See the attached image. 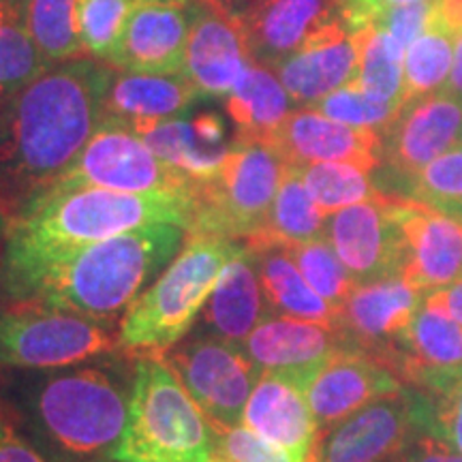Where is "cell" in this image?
Listing matches in <instances>:
<instances>
[{
  "label": "cell",
  "mask_w": 462,
  "mask_h": 462,
  "mask_svg": "<svg viewBox=\"0 0 462 462\" xmlns=\"http://www.w3.org/2000/svg\"><path fill=\"white\" fill-rule=\"evenodd\" d=\"M140 137L159 159L178 167L195 182L212 180L234 143L225 140V126L215 114L170 120Z\"/></svg>",
  "instance_id": "cell-26"
},
{
  "label": "cell",
  "mask_w": 462,
  "mask_h": 462,
  "mask_svg": "<svg viewBox=\"0 0 462 462\" xmlns=\"http://www.w3.org/2000/svg\"><path fill=\"white\" fill-rule=\"evenodd\" d=\"M404 381L392 368L360 349H343L306 385L317 437L381 398L396 394Z\"/></svg>",
  "instance_id": "cell-14"
},
{
  "label": "cell",
  "mask_w": 462,
  "mask_h": 462,
  "mask_svg": "<svg viewBox=\"0 0 462 462\" xmlns=\"http://www.w3.org/2000/svg\"><path fill=\"white\" fill-rule=\"evenodd\" d=\"M259 3H263V0H225V11H227L229 15L242 20V17H245L251 9H255Z\"/></svg>",
  "instance_id": "cell-49"
},
{
  "label": "cell",
  "mask_w": 462,
  "mask_h": 462,
  "mask_svg": "<svg viewBox=\"0 0 462 462\" xmlns=\"http://www.w3.org/2000/svg\"><path fill=\"white\" fill-rule=\"evenodd\" d=\"M407 385L420 394L426 430L462 454V364L420 371Z\"/></svg>",
  "instance_id": "cell-32"
},
{
  "label": "cell",
  "mask_w": 462,
  "mask_h": 462,
  "mask_svg": "<svg viewBox=\"0 0 462 462\" xmlns=\"http://www.w3.org/2000/svg\"><path fill=\"white\" fill-rule=\"evenodd\" d=\"M114 462H116V460H114Z\"/></svg>",
  "instance_id": "cell-55"
},
{
  "label": "cell",
  "mask_w": 462,
  "mask_h": 462,
  "mask_svg": "<svg viewBox=\"0 0 462 462\" xmlns=\"http://www.w3.org/2000/svg\"><path fill=\"white\" fill-rule=\"evenodd\" d=\"M268 142L296 167L351 163L377 171L381 165L379 131L340 125L310 107L293 109Z\"/></svg>",
  "instance_id": "cell-17"
},
{
  "label": "cell",
  "mask_w": 462,
  "mask_h": 462,
  "mask_svg": "<svg viewBox=\"0 0 462 462\" xmlns=\"http://www.w3.org/2000/svg\"><path fill=\"white\" fill-rule=\"evenodd\" d=\"M246 245L255 255L259 281L273 315L330 323L338 328V313L309 287L285 245L276 242H246Z\"/></svg>",
  "instance_id": "cell-28"
},
{
  "label": "cell",
  "mask_w": 462,
  "mask_h": 462,
  "mask_svg": "<svg viewBox=\"0 0 462 462\" xmlns=\"http://www.w3.org/2000/svg\"><path fill=\"white\" fill-rule=\"evenodd\" d=\"M0 462H50L0 407Z\"/></svg>",
  "instance_id": "cell-43"
},
{
  "label": "cell",
  "mask_w": 462,
  "mask_h": 462,
  "mask_svg": "<svg viewBox=\"0 0 462 462\" xmlns=\"http://www.w3.org/2000/svg\"><path fill=\"white\" fill-rule=\"evenodd\" d=\"M163 357L215 429L242 424L248 396L262 374L245 346L198 326Z\"/></svg>",
  "instance_id": "cell-9"
},
{
  "label": "cell",
  "mask_w": 462,
  "mask_h": 462,
  "mask_svg": "<svg viewBox=\"0 0 462 462\" xmlns=\"http://www.w3.org/2000/svg\"><path fill=\"white\" fill-rule=\"evenodd\" d=\"M114 71L92 58L54 62L0 106V212L43 198L95 135Z\"/></svg>",
  "instance_id": "cell-1"
},
{
  "label": "cell",
  "mask_w": 462,
  "mask_h": 462,
  "mask_svg": "<svg viewBox=\"0 0 462 462\" xmlns=\"http://www.w3.org/2000/svg\"><path fill=\"white\" fill-rule=\"evenodd\" d=\"M171 3L184 5V7H187V5L193 3V0H171ZM198 3L199 5H206V7L217 9V11H225V0H198ZM225 14H227V11H225Z\"/></svg>",
  "instance_id": "cell-50"
},
{
  "label": "cell",
  "mask_w": 462,
  "mask_h": 462,
  "mask_svg": "<svg viewBox=\"0 0 462 462\" xmlns=\"http://www.w3.org/2000/svg\"><path fill=\"white\" fill-rule=\"evenodd\" d=\"M360 69V39L345 20L328 26L310 39L302 50L274 69L293 103L315 106L330 92L354 84Z\"/></svg>",
  "instance_id": "cell-22"
},
{
  "label": "cell",
  "mask_w": 462,
  "mask_h": 462,
  "mask_svg": "<svg viewBox=\"0 0 462 462\" xmlns=\"http://www.w3.org/2000/svg\"><path fill=\"white\" fill-rule=\"evenodd\" d=\"M204 97L184 73L114 75L106 103L103 120L142 135L154 126L182 118V114Z\"/></svg>",
  "instance_id": "cell-24"
},
{
  "label": "cell",
  "mask_w": 462,
  "mask_h": 462,
  "mask_svg": "<svg viewBox=\"0 0 462 462\" xmlns=\"http://www.w3.org/2000/svg\"><path fill=\"white\" fill-rule=\"evenodd\" d=\"M137 3L140 0H75V28L86 54L112 60Z\"/></svg>",
  "instance_id": "cell-38"
},
{
  "label": "cell",
  "mask_w": 462,
  "mask_h": 462,
  "mask_svg": "<svg viewBox=\"0 0 462 462\" xmlns=\"http://www.w3.org/2000/svg\"><path fill=\"white\" fill-rule=\"evenodd\" d=\"M317 206L328 217L343 208L362 204L383 193L371 178V170L351 163H313L298 167Z\"/></svg>",
  "instance_id": "cell-36"
},
{
  "label": "cell",
  "mask_w": 462,
  "mask_h": 462,
  "mask_svg": "<svg viewBox=\"0 0 462 462\" xmlns=\"http://www.w3.org/2000/svg\"><path fill=\"white\" fill-rule=\"evenodd\" d=\"M69 189L193 195L195 180L159 159L133 131L101 123L79 157L48 193Z\"/></svg>",
  "instance_id": "cell-10"
},
{
  "label": "cell",
  "mask_w": 462,
  "mask_h": 462,
  "mask_svg": "<svg viewBox=\"0 0 462 462\" xmlns=\"http://www.w3.org/2000/svg\"><path fill=\"white\" fill-rule=\"evenodd\" d=\"M240 240L189 234L182 251L159 279L133 302L118 323V349L135 356H163L195 328L225 265Z\"/></svg>",
  "instance_id": "cell-5"
},
{
  "label": "cell",
  "mask_w": 462,
  "mask_h": 462,
  "mask_svg": "<svg viewBox=\"0 0 462 462\" xmlns=\"http://www.w3.org/2000/svg\"><path fill=\"white\" fill-rule=\"evenodd\" d=\"M225 109L238 129V137L268 142L293 112V99L276 73L253 62L245 78L225 97Z\"/></svg>",
  "instance_id": "cell-29"
},
{
  "label": "cell",
  "mask_w": 462,
  "mask_h": 462,
  "mask_svg": "<svg viewBox=\"0 0 462 462\" xmlns=\"http://www.w3.org/2000/svg\"><path fill=\"white\" fill-rule=\"evenodd\" d=\"M462 142V101L446 90L407 101L381 133V165L398 187Z\"/></svg>",
  "instance_id": "cell-13"
},
{
  "label": "cell",
  "mask_w": 462,
  "mask_h": 462,
  "mask_svg": "<svg viewBox=\"0 0 462 462\" xmlns=\"http://www.w3.org/2000/svg\"><path fill=\"white\" fill-rule=\"evenodd\" d=\"M133 379L103 364L3 371L0 407L50 462H95L125 435Z\"/></svg>",
  "instance_id": "cell-3"
},
{
  "label": "cell",
  "mask_w": 462,
  "mask_h": 462,
  "mask_svg": "<svg viewBox=\"0 0 462 462\" xmlns=\"http://www.w3.org/2000/svg\"><path fill=\"white\" fill-rule=\"evenodd\" d=\"M462 364V326L429 293L407 330L398 337L388 366L404 383L415 373Z\"/></svg>",
  "instance_id": "cell-27"
},
{
  "label": "cell",
  "mask_w": 462,
  "mask_h": 462,
  "mask_svg": "<svg viewBox=\"0 0 462 462\" xmlns=\"http://www.w3.org/2000/svg\"><path fill=\"white\" fill-rule=\"evenodd\" d=\"M287 251L293 263L298 265L300 274L309 282V287L340 315L345 302L357 285L351 279V274L346 273V268L328 238L309 240L302 242V245H289Z\"/></svg>",
  "instance_id": "cell-37"
},
{
  "label": "cell",
  "mask_w": 462,
  "mask_h": 462,
  "mask_svg": "<svg viewBox=\"0 0 462 462\" xmlns=\"http://www.w3.org/2000/svg\"><path fill=\"white\" fill-rule=\"evenodd\" d=\"M3 3H5V0H0V7H3Z\"/></svg>",
  "instance_id": "cell-52"
},
{
  "label": "cell",
  "mask_w": 462,
  "mask_h": 462,
  "mask_svg": "<svg viewBox=\"0 0 462 462\" xmlns=\"http://www.w3.org/2000/svg\"><path fill=\"white\" fill-rule=\"evenodd\" d=\"M193 195L118 193L107 189L51 190L5 225L0 262L42 257L95 245L154 223L193 227Z\"/></svg>",
  "instance_id": "cell-4"
},
{
  "label": "cell",
  "mask_w": 462,
  "mask_h": 462,
  "mask_svg": "<svg viewBox=\"0 0 462 462\" xmlns=\"http://www.w3.org/2000/svg\"><path fill=\"white\" fill-rule=\"evenodd\" d=\"M401 199V195L379 193L328 217L326 238L356 285L402 276L407 246Z\"/></svg>",
  "instance_id": "cell-11"
},
{
  "label": "cell",
  "mask_w": 462,
  "mask_h": 462,
  "mask_svg": "<svg viewBox=\"0 0 462 462\" xmlns=\"http://www.w3.org/2000/svg\"><path fill=\"white\" fill-rule=\"evenodd\" d=\"M415 3H432V0H340L345 22L351 31L368 28L385 11Z\"/></svg>",
  "instance_id": "cell-45"
},
{
  "label": "cell",
  "mask_w": 462,
  "mask_h": 462,
  "mask_svg": "<svg viewBox=\"0 0 462 462\" xmlns=\"http://www.w3.org/2000/svg\"><path fill=\"white\" fill-rule=\"evenodd\" d=\"M193 9L163 0H140L126 22L109 65L126 73H182Z\"/></svg>",
  "instance_id": "cell-19"
},
{
  "label": "cell",
  "mask_w": 462,
  "mask_h": 462,
  "mask_svg": "<svg viewBox=\"0 0 462 462\" xmlns=\"http://www.w3.org/2000/svg\"><path fill=\"white\" fill-rule=\"evenodd\" d=\"M443 90L448 95L456 97V99L462 101V34L456 37L454 43V62H452V71H449V78Z\"/></svg>",
  "instance_id": "cell-47"
},
{
  "label": "cell",
  "mask_w": 462,
  "mask_h": 462,
  "mask_svg": "<svg viewBox=\"0 0 462 462\" xmlns=\"http://www.w3.org/2000/svg\"><path fill=\"white\" fill-rule=\"evenodd\" d=\"M328 215L317 206L296 165H289L270 210L268 225L257 240L276 245H302V242L326 238Z\"/></svg>",
  "instance_id": "cell-30"
},
{
  "label": "cell",
  "mask_w": 462,
  "mask_h": 462,
  "mask_svg": "<svg viewBox=\"0 0 462 462\" xmlns=\"http://www.w3.org/2000/svg\"><path fill=\"white\" fill-rule=\"evenodd\" d=\"M20 5L28 34L51 65L84 51L75 28V0H22Z\"/></svg>",
  "instance_id": "cell-35"
},
{
  "label": "cell",
  "mask_w": 462,
  "mask_h": 462,
  "mask_svg": "<svg viewBox=\"0 0 462 462\" xmlns=\"http://www.w3.org/2000/svg\"><path fill=\"white\" fill-rule=\"evenodd\" d=\"M407 101H379L364 92L356 82L330 92L317 101L310 109L337 120L340 125L356 126V129H374L383 133L396 118Z\"/></svg>",
  "instance_id": "cell-40"
},
{
  "label": "cell",
  "mask_w": 462,
  "mask_h": 462,
  "mask_svg": "<svg viewBox=\"0 0 462 462\" xmlns=\"http://www.w3.org/2000/svg\"><path fill=\"white\" fill-rule=\"evenodd\" d=\"M118 351L112 323L45 302L0 300V368L73 366Z\"/></svg>",
  "instance_id": "cell-8"
},
{
  "label": "cell",
  "mask_w": 462,
  "mask_h": 462,
  "mask_svg": "<svg viewBox=\"0 0 462 462\" xmlns=\"http://www.w3.org/2000/svg\"><path fill=\"white\" fill-rule=\"evenodd\" d=\"M245 351L262 373H281L304 385L338 351L354 349L337 326L273 315L245 340Z\"/></svg>",
  "instance_id": "cell-16"
},
{
  "label": "cell",
  "mask_w": 462,
  "mask_h": 462,
  "mask_svg": "<svg viewBox=\"0 0 462 462\" xmlns=\"http://www.w3.org/2000/svg\"><path fill=\"white\" fill-rule=\"evenodd\" d=\"M212 462H218V460H217V458H212Z\"/></svg>",
  "instance_id": "cell-54"
},
{
  "label": "cell",
  "mask_w": 462,
  "mask_h": 462,
  "mask_svg": "<svg viewBox=\"0 0 462 462\" xmlns=\"http://www.w3.org/2000/svg\"><path fill=\"white\" fill-rule=\"evenodd\" d=\"M242 426L304 462L317 441V424L306 398V385L281 373L259 374L248 396Z\"/></svg>",
  "instance_id": "cell-23"
},
{
  "label": "cell",
  "mask_w": 462,
  "mask_h": 462,
  "mask_svg": "<svg viewBox=\"0 0 462 462\" xmlns=\"http://www.w3.org/2000/svg\"><path fill=\"white\" fill-rule=\"evenodd\" d=\"M215 458L218 462H304L242 424L215 429Z\"/></svg>",
  "instance_id": "cell-41"
},
{
  "label": "cell",
  "mask_w": 462,
  "mask_h": 462,
  "mask_svg": "<svg viewBox=\"0 0 462 462\" xmlns=\"http://www.w3.org/2000/svg\"><path fill=\"white\" fill-rule=\"evenodd\" d=\"M435 296L441 300V304L446 306L448 313L454 317L456 321L462 326V281L454 282L446 289H439V291H432Z\"/></svg>",
  "instance_id": "cell-48"
},
{
  "label": "cell",
  "mask_w": 462,
  "mask_h": 462,
  "mask_svg": "<svg viewBox=\"0 0 462 462\" xmlns=\"http://www.w3.org/2000/svg\"><path fill=\"white\" fill-rule=\"evenodd\" d=\"M189 231L154 223L95 245L0 262V293L112 323L182 251Z\"/></svg>",
  "instance_id": "cell-2"
},
{
  "label": "cell",
  "mask_w": 462,
  "mask_h": 462,
  "mask_svg": "<svg viewBox=\"0 0 462 462\" xmlns=\"http://www.w3.org/2000/svg\"><path fill=\"white\" fill-rule=\"evenodd\" d=\"M360 39V69L356 84L379 101H404V50L388 32L368 26Z\"/></svg>",
  "instance_id": "cell-34"
},
{
  "label": "cell",
  "mask_w": 462,
  "mask_h": 462,
  "mask_svg": "<svg viewBox=\"0 0 462 462\" xmlns=\"http://www.w3.org/2000/svg\"><path fill=\"white\" fill-rule=\"evenodd\" d=\"M424 432L420 394L404 385L317 437L306 462H390Z\"/></svg>",
  "instance_id": "cell-12"
},
{
  "label": "cell",
  "mask_w": 462,
  "mask_h": 462,
  "mask_svg": "<svg viewBox=\"0 0 462 462\" xmlns=\"http://www.w3.org/2000/svg\"><path fill=\"white\" fill-rule=\"evenodd\" d=\"M129 424L116 462H212L215 429L163 356H135Z\"/></svg>",
  "instance_id": "cell-6"
},
{
  "label": "cell",
  "mask_w": 462,
  "mask_h": 462,
  "mask_svg": "<svg viewBox=\"0 0 462 462\" xmlns=\"http://www.w3.org/2000/svg\"><path fill=\"white\" fill-rule=\"evenodd\" d=\"M253 62L238 17L206 5L193 9L182 73L201 95L227 97Z\"/></svg>",
  "instance_id": "cell-18"
},
{
  "label": "cell",
  "mask_w": 462,
  "mask_h": 462,
  "mask_svg": "<svg viewBox=\"0 0 462 462\" xmlns=\"http://www.w3.org/2000/svg\"><path fill=\"white\" fill-rule=\"evenodd\" d=\"M14 3H22V0H14Z\"/></svg>",
  "instance_id": "cell-53"
},
{
  "label": "cell",
  "mask_w": 462,
  "mask_h": 462,
  "mask_svg": "<svg viewBox=\"0 0 462 462\" xmlns=\"http://www.w3.org/2000/svg\"><path fill=\"white\" fill-rule=\"evenodd\" d=\"M426 296L402 276L357 285L340 310L338 330L354 349L388 366L398 337L413 321Z\"/></svg>",
  "instance_id": "cell-15"
},
{
  "label": "cell",
  "mask_w": 462,
  "mask_h": 462,
  "mask_svg": "<svg viewBox=\"0 0 462 462\" xmlns=\"http://www.w3.org/2000/svg\"><path fill=\"white\" fill-rule=\"evenodd\" d=\"M289 163L265 140L236 137L221 171L195 182V218L189 234L251 242L263 234Z\"/></svg>",
  "instance_id": "cell-7"
},
{
  "label": "cell",
  "mask_w": 462,
  "mask_h": 462,
  "mask_svg": "<svg viewBox=\"0 0 462 462\" xmlns=\"http://www.w3.org/2000/svg\"><path fill=\"white\" fill-rule=\"evenodd\" d=\"M340 20H345L340 0H263L240 22L253 60L276 69Z\"/></svg>",
  "instance_id": "cell-20"
},
{
  "label": "cell",
  "mask_w": 462,
  "mask_h": 462,
  "mask_svg": "<svg viewBox=\"0 0 462 462\" xmlns=\"http://www.w3.org/2000/svg\"><path fill=\"white\" fill-rule=\"evenodd\" d=\"M404 234L402 279L424 293L462 281V223L439 215L420 201L401 199Z\"/></svg>",
  "instance_id": "cell-21"
},
{
  "label": "cell",
  "mask_w": 462,
  "mask_h": 462,
  "mask_svg": "<svg viewBox=\"0 0 462 462\" xmlns=\"http://www.w3.org/2000/svg\"><path fill=\"white\" fill-rule=\"evenodd\" d=\"M50 65L26 31L22 5L5 0L0 7V106L26 88Z\"/></svg>",
  "instance_id": "cell-31"
},
{
  "label": "cell",
  "mask_w": 462,
  "mask_h": 462,
  "mask_svg": "<svg viewBox=\"0 0 462 462\" xmlns=\"http://www.w3.org/2000/svg\"><path fill=\"white\" fill-rule=\"evenodd\" d=\"M456 37L441 22L435 20L424 34L404 51V86L402 99L413 101L443 90L454 62Z\"/></svg>",
  "instance_id": "cell-33"
},
{
  "label": "cell",
  "mask_w": 462,
  "mask_h": 462,
  "mask_svg": "<svg viewBox=\"0 0 462 462\" xmlns=\"http://www.w3.org/2000/svg\"><path fill=\"white\" fill-rule=\"evenodd\" d=\"M435 20L458 37L462 34V0H435Z\"/></svg>",
  "instance_id": "cell-46"
},
{
  "label": "cell",
  "mask_w": 462,
  "mask_h": 462,
  "mask_svg": "<svg viewBox=\"0 0 462 462\" xmlns=\"http://www.w3.org/2000/svg\"><path fill=\"white\" fill-rule=\"evenodd\" d=\"M390 462H462V454L443 439L424 432Z\"/></svg>",
  "instance_id": "cell-44"
},
{
  "label": "cell",
  "mask_w": 462,
  "mask_h": 462,
  "mask_svg": "<svg viewBox=\"0 0 462 462\" xmlns=\"http://www.w3.org/2000/svg\"><path fill=\"white\" fill-rule=\"evenodd\" d=\"M432 14H435V0L432 3H415L394 7L381 14L373 22V28L388 32L401 48L407 51L420 34H424L432 24Z\"/></svg>",
  "instance_id": "cell-42"
},
{
  "label": "cell",
  "mask_w": 462,
  "mask_h": 462,
  "mask_svg": "<svg viewBox=\"0 0 462 462\" xmlns=\"http://www.w3.org/2000/svg\"><path fill=\"white\" fill-rule=\"evenodd\" d=\"M401 198L420 201L439 215L462 223V148H454L426 165L407 182Z\"/></svg>",
  "instance_id": "cell-39"
},
{
  "label": "cell",
  "mask_w": 462,
  "mask_h": 462,
  "mask_svg": "<svg viewBox=\"0 0 462 462\" xmlns=\"http://www.w3.org/2000/svg\"><path fill=\"white\" fill-rule=\"evenodd\" d=\"M5 225H7V221H5L3 212H0V236H3V234H5Z\"/></svg>",
  "instance_id": "cell-51"
},
{
  "label": "cell",
  "mask_w": 462,
  "mask_h": 462,
  "mask_svg": "<svg viewBox=\"0 0 462 462\" xmlns=\"http://www.w3.org/2000/svg\"><path fill=\"white\" fill-rule=\"evenodd\" d=\"M268 317H273V310L263 296L255 255L253 248L242 242V248L225 265L215 291L204 304L199 328L229 343L245 345L253 330Z\"/></svg>",
  "instance_id": "cell-25"
}]
</instances>
